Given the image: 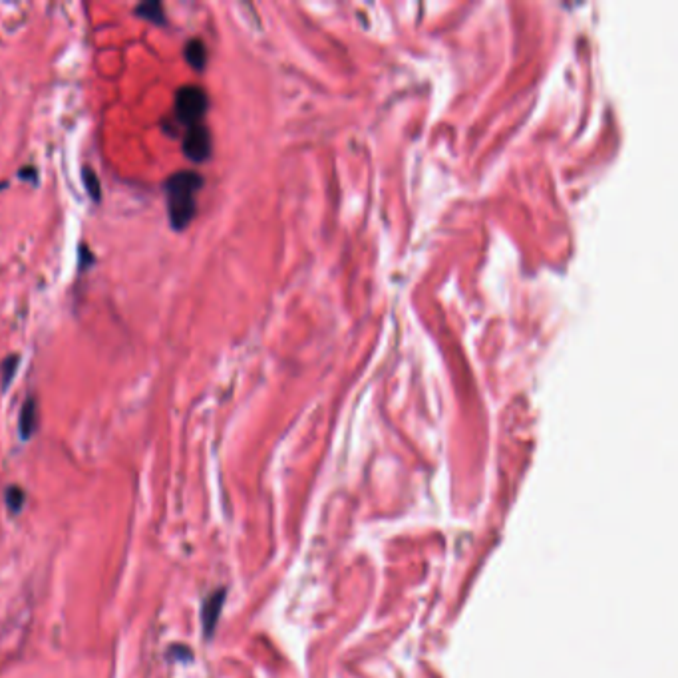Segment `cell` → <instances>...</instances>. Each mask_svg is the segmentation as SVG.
Instances as JSON below:
<instances>
[{"instance_id": "30bf717a", "label": "cell", "mask_w": 678, "mask_h": 678, "mask_svg": "<svg viewBox=\"0 0 678 678\" xmlns=\"http://www.w3.org/2000/svg\"><path fill=\"white\" fill-rule=\"evenodd\" d=\"M4 502H6V506H8L12 513H18L22 506H24V492L18 486H10L4 492Z\"/></svg>"}, {"instance_id": "8fae6325", "label": "cell", "mask_w": 678, "mask_h": 678, "mask_svg": "<svg viewBox=\"0 0 678 678\" xmlns=\"http://www.w3.org/2000/svg\"><path fill=\"white\" fill-rule=\"evenodd\" d=\"M96 259L92 257V253L88 251L86 245H80V271H86L88 265H92Z\"/></svg>"}, {"instance_id": "6da1fadb", "label": "cell", "mask_w": 678, "mask_h": 678, "mask_svg": "<svg viewBox=\"0 0 678 678\" xmlns=\"http://www.w3.org/2000/svg\"><path fill=\"white\" fill-rule=\"evenodd\" d=\"M205 179L193 170L171 173L164 183L168 199V217L173 231H185L197 213V195L203 189Z\"/></svg>"}, {"instance_id": "52a82bcc", "label": "cell", "mask_w": 678, "mask_h": 678, "mask_svg": "<svg viewBox=\"0 0 678 678\" xmlns=\"http://www.w3.org/2000/svg\"><path fill=\"white\" fill-rule=\"evenodd\" d=\"M136 16L140 18H146L148 22L152 24H158V26H166L168 20H166V8L160 0H150V2H142L136 6Z\"/></svg>"}, {"instance_id": "7a4b0ae2", "label": "cell", "mask_w": 678, "mask_h": 678, "mask_svg": "<svg viewBox=\"0 0 678 678\" xmlns=\"http://www.w3.org/2000/svg\"><path fill=\"white\" fill-rule=\"evenodd\" d=\"M209 108V96L207 92L197 84H185L175 92L173 100V112L175 122L183 126L185 130L191 126L203 124Z\"/></svg>"}, {"instance_id": "9c48e42d", "label": "cell", "mask_w": 678, "mask_h": 678, "mask_svg": "<svg viewBox=\"0 0 678 678\" xmlns=\"http://www.w3.org/2000/svg\"><path fill=\"white\" fill-rule=\"evenodd\" d=\"M18 364H20V356L18 354H8L0 362V388L2 390H6L10 386V382L14 380L16 372H18Z\"/></svg>"}, {"instance_id": "3957f363", "label": "cell", "mask_w": 678, "mask_h": 678, "mask_svg": "<svg viewBox=\"0 0 678 678\" xmlns=\"http://www.w3.org/2000/svg\"><path fill=\"white\" fill-rule=\"evenodd\" d=\"M183 156L193 164H205L211 158V132L205 124L191 126L181 138Z\"/></svg>"}, {"instance_id": "277c9868", "label": "cell", "mask_w": 678, "mask_h": 678, "mask_svg": "<svg viewBox=\"0 0 678 678\" xmlns=\"http://www.w3.org/2000/svg\"><path fill=\"white\" fill-rule=\"evenodd\" d=\"M38 420H40V412H38V400L34 396H28L22 406H20V414H18V434L24 442H28L36 430H38Z\"/></svg>"}, {"instance_id": "7c38bea8", "label": "cell", "mask_w": 678, "mask_h": 678, "mask_svg": "<svg viewBox=\"0 0 678 678\" xmlns=\"http://www.w3.org/2000/svg\"><path fill=\"white\" fill-rule=\"evenodd\" d=\"M36 173H38V171L34 170L32 166H26V168L18 170V177H20V179H26V181H30V183H34V181L38 179Z\"/></svg>"}, {"instance_id": "5b68a950", "label": "cell", "mask_w": 678, "mask_h": 678, "mask_svg": "<svg viewBox=\"0 0 678 678\" xmlns=\"http://www.w3.org/2000/svg\"><path fill=\"white\" fill-rule=\"evenodd\" d=\"M183 58L185 62L195 70V72H203L207 66V46L201 38H189L183 46Z\"/></svg>"}, {"instance_id": "8992f818", "label": "cell", "mask_w": 678, "mask_h": 678, "mask_svg": "<svg viewBox=\"0 0 678 678\" xmlns=\"http://www.w3.org/2000/svg\"><path fill=\"white\" fill-rule=\"evenodd\" d=\"M223 601H225V591H217L213 595H209V599L205 601L203 605V629H205V635L211 637L213 635V629L217 625V619H219V611L223 607Z\"/></svg>"}, {"instance_id": "ba28073f", "label": "cell", "mask_w": 678, "mask_h": 678, "mask_svg": "<svg viewBox=\"0 0 678 678\" xmlns=\"http://www.w3.org/2000/svg\"><path fill=\"white\" fill-rule=\"evenodd\" d=\"M82 183H84V189L88 191L90 199L94 203H100L102 201V181H100L98 173L92 170L90 166L82 168Z\"/></svg>"}]
</instances>
